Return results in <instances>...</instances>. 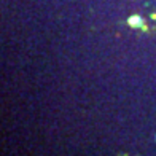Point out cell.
<instances>
[{"instance_id":"cell-1","label":"cell","mask_w":156,"mask_h":156,"mask_svg":"<svg viewBox=\"0 0 156 156\" xmlns=\"http://www.w3.org/2000/svg\"><path fill=\"white\" fill-rule=\"evenodd\" d=\"M129 26H131V27H140V26H143V24H142V19H140L139 16L129 18Z\"/></svg>"}]
</instances>
